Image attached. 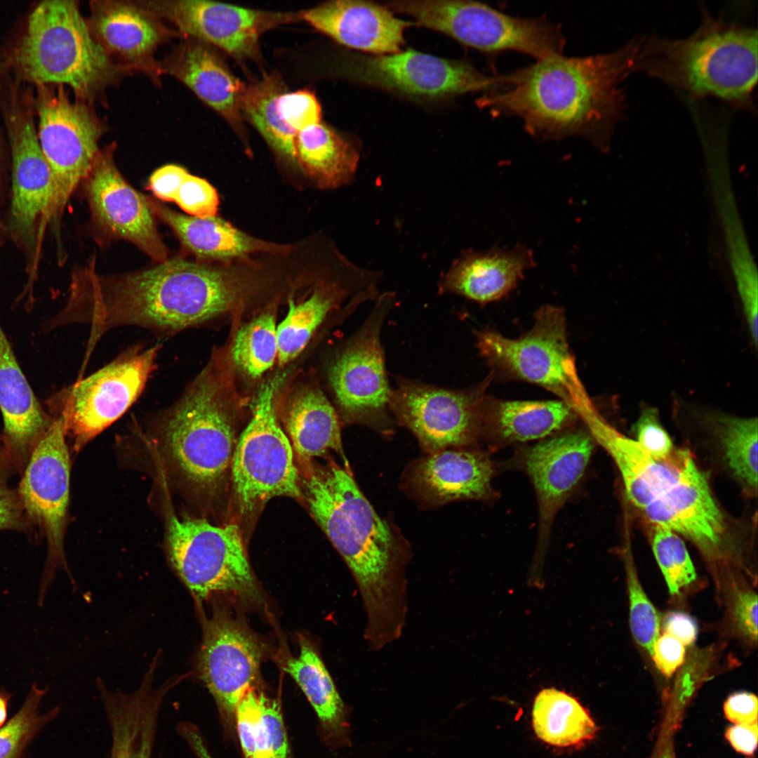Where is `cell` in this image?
I'll list each match as a JSON object with an SVG mask.
<instances>
[{"label":"cell","mask_w":758,"mask_h":758,"mask_svg":"<svg viewBox=\"0 0 758 758\" xmlns=\"http://www.w3.org/2000/svg\"><path fill=\"white\" fill-rule=\"evenodd\" d=\"M580 417L592 438L611 456L629 500L641 510L663 497L678 480L683 464L680 458L667 462L653 459L635 440L611 426L594 408L583 411Z\"/></svg>","instance_id":"f546056e"},{"label":"cell","mask_w":758,"mask_h":758,"mask_svg":"<svg viewBox=\"0 0 758 758\" xmlns=\"http://www.w3.org/2000/svg\"><path fill=\"white\" fill-rule=\"evenodd\" d=\"M726 738L738 752L752 755L757 745V722L734 724L726 731Z\"/></svg>","instance_id":"f5cc1de1"},{"label":"cell","mask_w":758,"mask_h":758,"mask_svg":"<svg viewBox=\"0 0 758 758\" xmlns=\"http://www.w3.org/2000/svg\"><path fill=\"white\" fill-rule=\"evenodd\" d=\"M658 758H677L673 741L668 740L663 747Z\"/></svg>","instance_id":"6f0895ef"},{"label":"cell","mask_w":758,"mask_h":758,"mask_svg":"<svg viewBox=\"0 0 758 758\" xmlns=\"http://www.w3.org/2000/svg\"><path fill=\"white\" fill-rule=\"evenodd\" d=\"M641 40L604 54L557 55L507 74L501 88L478 105L494 115L520 119L545 140L580 136L604 148L624 108L620 84L635 70Z\"/></svg>","instance_id":"7a4b0ae2"},{"label":"cell","mask_w":758,"mask_h":758,"mask_svg":"<svg viewBox=\"0 0 758 758\" xmlns=\"http://www.w3.org/2000/svg\"><path fill=\"white\" fill-rule=\"evenodd\" d=\"M359 328L345 341L327 369L338 411L349 423L387 431L393 423L381 333L396 301L394 292L380 294Z\"/></svg>","instance_id":"8fae6325"},{"label":"cell","mask_w":758,"mask_h":758,"mask_svg":"<svg viewBox=\"0 0 758 758\" xmlns=\"http://www.w3.org/2000/svg\"><path fill=\"white\" fill-rule=\"evenodd\" d=\"M277 106L284 124L296 133L321 121V105L310 90L286 91L279 96Z\"/></svg>","instance_id":"f6af8a7d"},{"label":"cell","mask_w":758,"mask_h":758,"mask_svg":"<svg viewBox=\"0 0 758 758\" xmlns=\"http://www.w3.org/2000/svg\"><path fill=\"white\" fill-rule=\"evenodd\" d=\"M284 92L286 86L278 73H265L260 79L244 83L241 110L244 118L257 129L276 156L295 165L297 133L284 124L277 106L279 96Z\"/></svg>","instance_id":"d590c367"},{"label":"cell","mask_w":758,"mask_h":758,"mask_svg":"<svg viewBox=\"0 0 758 758\" xmlns=\"http://www.w3.org/2000/svg\"><path fill=\"white\" fill-rule=\"evenodd\" d=\"M288 745L278 703L261 696L260 719L251 758H288Z\"/></svg>","instance_id":"ee69618b"},{"label":"cell","mask_w":758,"mask_h":758,"mask_svg":"<svg viewBox=\"0 0 758 758\" xmlns=\"http://www.w3.org/2000/svg\"><path fill=\"white\" fill-rule=\"evenodd\" d=\"M0 411L3 448L22 472L52 417L38 400L0 322Z\"/></svg>","instance_id":"cb8c5ba5"},{"label":"cell","mask_w":758,"mask_h":758,"mask_svg":"<svg viewBox=\"0 0 758 758\" xmlns=\"http://www.w3.org/2000/svg\"><path fill=\"white\" fill-rule=\"evenodd\" d=\"M302 18L338 44L375 55L397 53L411 25L371 1L336 0L302 11Z\"/></svg>","instance_id":"603a6c76"},{"label":"cell","mask_w":758,"mask_h":758,"mask_svg":"<svg viewBox=\"0 0 758 758\" xmlns=\"http://www.w3.org/2000/svg\"><path fill=\"white\" fill-rule=\"evenodd\" d=\"M15 471L4 448L0 451V531H24L30 524L27 519L17 489L9 484Z\"/></svg>","instance_id":"c3c4849f"},{"label":"cell","mask_w":758,"mask_h":758,"mask_svg":"<svg viewBox=\"0 0 758 758\" xmlns=\"http://www.w3.org/2000/svg\"><path fill=\"white\" fill-rule=\"evenodd\" d=\"M177 731L197 758H212L197 727L188 722H180Z\"/></svg>","instance_id":"db71d44e"},{"label":"cell","mask_w":758,"mask_h":758,"mask_svg":"<svg viewBox=\"0 0 758 758\" xmlns=\"http://www.w3.org/2000/svg\"><path fill=\"white\" fill-rule=\"evenodd\" d=\"M635 440L640 447L653 459L667 462L677 456L672 441L661 426L657 411L646 408L641 413L634 425Z\"/></svg>","instance_id":"7dc6e473"},{"label":"cell","mask_w":758,"mask_h":758,"mask_svg":"<svg viewBox=\"0 0 758 758\" xmlns=\"http://www.w3.org/2000/svg\"><path fill=\"white\" fill-rule=\"evenodd\" d=\"M91 11L90 31L113 61L152 76L159 72L154 54L169 32L159 16L140 1H95Z\"/></svg>","instance_id":"7402d4cb"},{"label":"cell","mask_w":758,"mask_h":758,"mask_svg":"<svg viewBox=\"0 0 758 758\" xmlns=\"http://www.w3.org/2000/svg\"><path fill=\"white\" fill-rule=\"evenodd\" d=\"M20 76L39 85H67L92 100L124 71L93 38L75 1L46 0L30 12L15 51Z\"/></svg>","instance_id":"8992f818"},{"label":"cell","mask_w":758,"mask_h":758,"mask_svg":"<svg viewBox=\"0 0 758 758\" xmlns=\"http://www.w3.org/2000/svg\"><path fill=\"white\" fill-rule=\"evenodd\" d=\"M626 575L630 630L637 644L651 656L654 644L660 635V616L630 562L627 565Z\"/></svg>","instance_id":"7bdbcfd3"},{"label":"cell","mask_w":758,"mask_h":758,"mask_svg":"<svg viewBox=\"0 0 758 758\" xmlns=\"http://www.w3.org/2000/svg\"><path fill=\"white\" fill-rule=\"evenodd\" d=\"M8 174L4 161L0 144V225L3 222L6 215L5 206L8 192Z\"/></svg>","instance_id":"11a10c76"},{"label":"cell","mask_w":758,"mask_h":758,"mask_svg":"<svg viewBox=\"0 0 758 758\" xmlns=\"http://www.w3.org/2000/svg\"><path fill=\"white\" fill-rule=\"evenodd\" d=\"M18 95H13L4 112L11 157L6 232L23 255L33 284L50 227L54 186L39 143L31 102Z\"/></svg>","instance_id":"52a82bcc"},{"label":"cell","mask_w":758,"mask_h":758,"mask_svg":"<svg viewBox=\"0 0 758 758\" xmlns=\"http://www.w3.org/2000/svg\"><path fill=\"white\" fill-rule=\"evenodd\" d=\"M279 380L262 383L251 418L235 445L232 464L235 496L241 512H252L277 496L300 498L302 481L293 447L278 422L274 393Z\"/></svg>","instance_id":"7c38bea8"},{"label":"cell","mask_w":758,"mask_h":758,"mask_svg":"<svg viewBox=\"0 0 758 758\" xmlns=\"http://www.w3.org/2000/svg\"><path fill=\"white\" fill-rule=\"evenodd\" d=\"M159 345L134 346L100 369L55 394L50 411L60 414L79 452L135 403L156 368Z\"/></svg>","instance_id":"5bb4252c"},{"label":"cell","mask_w":758,"mask_h":758,"mask_svg":"<svg viewBox=\"0 0 758 758\" xmlns=\"http://www.w3.org/2000/svg\"><path fill=\"white\" fill-rule=\"evenodd\" d=\"M730 621L743 639L750 643L757 641V594L740 584L731 585L728 599Z\"/></svg>","instance_id":"bcb514c9"},{"label":"cell","mask_w":758,"mask_h":758,"mask_svg":"<svg viewBox=\"0 0 758 758\" xmlns=\"http://www.w3.org/2000/svg\"><path fill=\"white\" fill-rule=\"evenodd\" d=\"M345 74L361 84L409 97L439 99L500 88L505 75L489 77L470 63L408 50L352 56Z\"/></svg>","instance_id":"e0dca14e"},{"label":"cell","mask_w":758,"mask_h":758,"mask_svg":"<svg viewBox=\"0 0 758 758\" xmlns=\"http://www.w3.org/2000/svg\"><path fill=\"white\" fill-rule=\"evenodd\" d=\"M579 418L575 406L559 400L507 401L486 395L482 404V434L506 442L547 437Z\"/></svg>","instance_id":"1f68e13d"},{"label":"cell","mask_w":758,"mask_h":758,"mask_svg":"<svg viewBox=\"0 0 758 758\" xmlns=\"http://www.w3.org/2000/svg\"><path fill=\"white\" fill-rule=\"evenodd\" d=\"M51 422L34 448L17 489L27 519L44 533L48 554L39 592L41 604L55 571H68L64 537L69 496L70 458L63 417L50 413Z\"/></svg>","instance_id":"2e32d148"},{"label":"cell","mask_w":758,"mask_h":758,"mask_svg":"<svg viewBox=\"0 0 758 758\" xmlns=\"http://www.w3.org/2000/svg\"><path fill=\"white\" fill-rule=\"evenodd\" d=\"M154 682V674L146 672L139 687L126 693L98 681L111 733L109 758H154L161 707L174 686L168 680L158 687Z\"/></svg>","instance_id":"484cf974"},{"label":"cell","mask_w":758,"mask_h":758,"mask_svg":"<svg viewBox=\"0 0 758 758\" xmlns=\"http://www.w3.org/2000/svg\"><path fill=\"white\" fill-rule=\"evenodd\" d=\"M161 67L218 113L238 135L246 136L241 110L244 83L213 46L189 38L174 48Z\"/></svg>","instance_id":"d4e9b609"},{"label":"cell","mask_w":758,"mask_h":758,"mask_svg":"<svg viewBox=\"0 0 758 758\" xmlns=\"http://www.w3.org/2000/svg\"><path fill=\"white\" fill-rule=\"evenodd\" d=\"M652 548L670 594H678L696 580L687 548L677 533L655 526Z\"/></svg>","instance_id":"b9f144b4"},{"label":"cell","mask_w":758,"mask_h":758,"mask_svg":"<svg viewBox=\"0 0 758 758\" xmlns=\"http://www.w3.org/2000/svg\"><path fill=\"white\" fill-rule=\"evenodd\" d=\"M651 658L658 670L670 677L684 663L685 647L677 639L664 632L656 639Z\"/></svg>","instance_id":"681fc988"},{"label":"cell","mask_w":758,"mask_h":758,"mask_svg":"<svg viewBox=\"0 0 758 758\" xmlns=\"http://www.w3.org/2000/svg\"><path fill=\"white\" fill-rule=\"evenodd\" d=\"M166 548L174 571L198 602L217 594L246 602L259 597L237 525L180 519L171 513L167 519Z\"/></svg>","instance_id":"ba28073f"},{"label":"cell","mask_w":758,"mask_h":758,"mask_svg":"<svg viewBox=\"0 0 758 758\" xmlns=\"http://www.w3.org/2000/svg\"><path fill=\"white\" fill-rule=\"evenodd\" d=\"M36 87L37 137L54 186L50 228L57 237L66 206L100 150L105 128L90 107L84 101H73L63 86Z\"/></svg>","instance_id":"4fadbf2b"},{"label":"cell","mask_w":758,"mask_h":758,"mask_svg":"<svg viewBox=\"0 0 758 758\" xmlns=\"http://www.w3.org/2000/svg\"><path fill=\"white\" fill-rule=\"evenodd\" d=\"M297 164L321 189L331 190L353 182L360 159V146L322 123L296 134Z\"/></svg>","instance_id":"836d02e7"},{"label":"cell","mask_w":758,"mask_h":758,"mask_svg":"<svg viewBox=\"0 0 758 758\" xmlns=\"http://www.w3.org/2000/svg\"><path fill=\"white\" fill-rule=\"evenodd\" d=\"M643 511L655 526L670 529L691 540L711 562H724L726 526L714 500L707 478L690 453L677 482Z\"/></svg>","instance_id":"44dd1931"},{"label":"cell","mask_w":758,"mask_h":758,"mask_svg":"<svg viewBox=\"0 0 758 758\" xmlns=\"http://www.w3.org/2000/svg\"><path fill=\"white\" fill-rule=\"evenodd\" d=\"M493 474V463L484 453L445 449L417 461L408 479L422 500L439 505L487 497Z\"/></svg>","instance_id":"4dcf8cb0"},{"label":"cell","mask_w":758,"mask_h":758,"mask_svg":"<svg viewBox=\"0 0 758 758\" xmlns=\"http://www.w3.org/2000/svg\"><path fill=\"white\" fill-rule=\"evenodd\" d=\"M156 218L167 225L187 253L204 262H230L247 260L255 254L286 255L289 245L252 237L216 215L197 218L173 211L147 197Z\"/></svg>","instance_id":"83f0119b"},{"label":"cell","mask_w":758,"mask_h":758,"mask_svg":"<svg viewBox=\"0 0 758 758\" xmlns=\"http://www.w3.org/2000/svg\"><path fill=\"white\" fill-rule=\"evenodd\" d=\"M636 69L692 95L747 104L757 81V31L706 18L684 39H641Z\"/></svg>","instance_id":"5b68a950"},{"label":"cell","mask_w":758,"mask_h":758,"mask_svg":"<svg viewBox=\"0 0 758 758\" xmlns=\"http://www.w3.org/2000/svg\"><path fill=\"white\" fill-rule=\"evenodd\" d=\"M757 698L749 692H738L725 701V717L734 724L757 722Z\"/></svg>","instance_id":"f907efd6"},{"label":"cell","mask_w":758,"mask_h":758,"mask_svg":"<svg viewBox=\"0 0 758 758\" xmlns=\"http://www.w3.org/2000/svg\"><path fill=\"white\" fill-rule=\"evenodd\" d=\"M720 437L726 460L736 477L749 490L757 488V420L723 418Z\"/></svg>","instance_id":"ab89813d"},{"label":"cell","mask_w":758,"mask_h":758,"mask_svg":"<svg viewBox=\"0 0 758 758\" xmlns=\"http://www.w3.org/2000/svg\"><path fill=\"white\" fill-rule=\"evenodd\" d=\"M114 148L112 145L100 149L81 182L93 225L105 239L126 240L156 262H164L169 251L147 197L122 176L114 161Z\"/></svg>","instance_id":"d6986e66"},{"label":"cell","mask_w":758,"mask_h":758,"mask_svg":"<svg viewBox=\"0 0 758 758\" xmlns=\"http://www.w3.org/2000/svg\"><path fill=\"white\" fill-rule=\"evenodd\" d=\"M179 31L218 48L239 61L260 58L262 34L280 25L302 20V11L274 12L205 0L140 1Z\"/></svg>","instance_id":"ac0fdd59"},{"label":"cell","mask_w":758,"mask_h":758,"mask_svg":"<svg viewBox=\"0 0 758 758\" xmlns=\"http://www.w3.org/2000/svg\"><path fill=\"white\" fill-rule=\"evenodd\" d=\"M593 448L590 433L578 430L545 440L528 452L527 472L538 496L540 521L545 526L581 479Z\"/></svg>","instance_id":"f1b7e54d"},{"label":"cell","mask_w":758,"mask_h":758,"mask_svg":"<svg viewBox=\"0 0 758 758\" xmlns=\"http://www.w3.org/2000/svg\"><path fill=\"white\" fill-rule=\"evenodd\" d=\"M534 265L532 251L523 245L486 251L465 249L440 277L437 292L459 295L479 304L496 301L516 288L525 271Z\"/></svg>","instance_id":"4316f807"},{"label":"cell","mask_w":758,"mask_h":758,"mask_svg":"<svg viewBox=\"0 0 758 758\" xmlns=\"http://www.w3.org/2000/svg\"><path fill=\"white\" fill-rule=\"evenodd\" d=\"M220 365L213 356L153 423L161 455L177 484L208 494L224 480L235 448L232 398Z\"/></svg>","instance_id":"277c9868"},{"label":"cell","mask_w":758,"mask_h":758,"mask_svg":"<svg viewBox=\"0 0 758 758\" xmlns=\"http://www.w3.org/2000/svg\"><path fill=\"white\" fill-rule=\"evenodd\" d=\"M663 627L664 632L677 639L684 646L691 645L697 637L696 623L685 613H668L664 619Z\"/></svg>","instance_id":"816d5d0a"},{"label":"cell","mask_w":758,"mask_h":758,"mask_svg":"<svg viewBox=\"0 0 758 758\" xmlns=\"http://www.w3.org/2000/svg\"><path fill=\"white\" fill-rule=\"evenodd\" d=\"M492 379L490 374L479 384L453 390L397 375L389 409L429 454L469 446L482 434V404Z\"/></svg>","instance_id":"9a60e30c"},{"label":"cell","mask_w":758,"mask_h":758,"mask_svg":"<svg viewBox=\"0 0 758 758\" xmlns=\"http://www.w3.org/2000/svg\"><path fill=\"white\" fill-rule=\"evenodd\" d=\"M266 287L262 269L252 260L177 257L144 270L101 275L93 259L74 270L67 302L51 323L55 328L89 325V355L114 328L134 326L173 335L244 306Z\"/></svg>","instance_id":"6da1fadb"},{"label":"cell","mask_w":758,"mask_h":758,"mask_svg":"<svg viewBox=\"0 0 758 758\" xmlns=\"http://www.w3.org/2000/svg\"><path fill=\"white\" fill-rule=\"evenodd\" d=\"M148 188L160 200L175 203L191 216L213 217L218 210L215 187L180 166L168 164L157 169L149 177Z\"/></svg>","instance_id":"74e56055"},{"label":"cell","mask_w":758,"mask_h":758,"mask_svg":"<svg viewBox=\"0 0 758 758\" xmlns=\"http://www.w3.org/2000/svg\"><path fill=\"white\" fill-rule=\"evenodd\" d=\"M310 512L350 570L366 616L371 651L398 640L408 611L409 554L375 512L347 469L331 463L302 481Z\"/></svg>","instance_id":"3957f363"},{"label":"cell","mask_w":758,"mask_h":758,"mask_svg":"<svg viewBox=\"0 0 758 758\" xmlns=\"http://www.w3.org/2000/svg\"><path fill=\"white\" fill-rule=\"evenodd\" d=\"M295 453L305 460L334 451L343 457L339 416L324 392L305 385L288 398L283 413Z\"/></svg>","instance_id":"d6a6232c"},{"label":"cell","mask_w":758,"mask_h":758,"mask_svg":"<svg viewBox=\"0 0 758 758\" xmlns=\"http://www.w3.org/2000/svg\"><path fill=\"white\" fill-rule=\"evenodd\" d=\"M8 699V695L5 693H0V728L2 727L6 718Z\"/></svg>","instance_id":"9f6ffc18"},{"label":"cell","mask_w":758,"mask_h":758,"mask_svg":"<svg viewBox=\"0 0 758 758\" xmlns=\"http://www.w3.org/2000/svg\"><path fill=\"white\" fill-rule=\"evenodd\" d=\"M278 355L274 316L267 312L243 325L232 349L235 365L248 376L260 377L274 364Z\"/></svg>","instance_id":"f35d334b"},{"label":"cell","mask_w":758,"mask_h":758,"mask_svg":"<svg viewBox=\"0 0 758 758\" xmlns=\"http://www.w3.org/2000/svg\"><path fill=\"white\" fill-rule=\"evenodd\" d=\"M284 669L300 687L330 736L349 742L347 708L312 645L302 641L298 656L289 659Z\"/></svg>","instance_id":"e575fe53"},{"label":"cell","mask_w":758,"mask_h":758,"mask_svg":"<svg viewBox=\"0 0 758 758\" xmlns=\"http://www.w3.org/2000/svg\"><path fill=\"white\" fill-rule=\"evenodd\" d=\"M476 339L493 378L536 384L573 405L584 399L561 308H540L531 328L516 339L491 329L477 331Z\"/></svg>","instance_id":"30bf717a"},{"label":"cell","mask_w":758,"mask_h":758,"mask_svg":"<svg viewBox=\"0 0 758 758\" xmlns=\"http://www.w3.org/2000/svg\"><path fill=\"white\" fill-rule=\"evenodd\" d=\"M45 693L46 690L33 685L21 708L0 728V758H21L36 733L58 714V707L40 714L39 706Z\"/></svg>","instance_id":"60d3db41"},{"label":"cell","mask_w":758,"mask_h":758,"mask_svg":"<svg viewBox=\"0 0 758 758\" xmlns=\"http://www.w3.org/2000/svg\"><path fill=\"white\" fill-rule=\"evenodd\" d=\"M262 657L259 641L234 619L218 612L203 624L199 675L220 709L234 716L256 680Z\"/></svg>","instance_id":"ffe728a7"},{"label":"cell","mask_w":758,"mask_h":758,"mask_svg":"<svg viewBox=\"0 0 758 758\" xmlns=\"http://www.w3.org/2000/svg\"><path fill=\"white\" fill-rule=\"evenodd\" d=\"M533 726L537 736L556 747L577 746L592 740L597 728L587 710L564 691L542 690L533 703Z\"/></svg>","instance_id":"8d00e7d4"},{"label":"cell","mask_w":758,"mask_h":758,"mask_svg":"<svg viewBox=\"0 0 758 758\" xmlns=\"http://www.w3.org/2000/svg\"><path fill=\"white\" fill-rule=\"evenodd\" d=\"M387 6L487 53L514 51L542 60L562 55L565 45L561 29L554 24L512 16L477 1H393Z\"/></svg>","instance_id":"9c48e42d"}]
</instances>
